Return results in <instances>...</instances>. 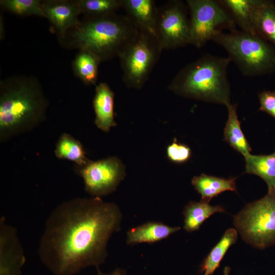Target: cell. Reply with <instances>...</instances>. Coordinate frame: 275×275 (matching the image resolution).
<instances>
[{
  "label": "cell",
  "mask_w": 275,
  "mask_h": 275,
  "mask_svg": "<svg viewBox=\"0 0 275 275\" xmlns=\"http://www.w3.org/2000/svg\"><path fill=\"white\" fill-rule=\"evenodd\" d=\"M139 33L126 15L115 13L91 16L75 26L73 39L80 49L92 52L102 61L119 57Z\"/></svg>",
  "instance_id": "277c9868"
},
{
  "label": "cell",
  "mask_w": 275,
  "mask_h": 275,
  "mask_svg": "<svg viewBox=\"0 0 275 275\" xmlns=\"http://www.w3.org/2000/svg\"><path fill=\"white\" fill-rule=\"evenodd\" d=\"M228 11L236 24L242 31L257 35L255 31L251 17L254 0H218Z\"/></svg>",
  "instance_id": "603a6c76"
},
{
  "label": "cell",
  "mask_w": 275,
  "mask_h": 275,
  "mask_svg": "<svg viewBox=\"0 0 275 275\" xmlns=\"http://www.w3.org/2000/svg\"><path fill=\"white\" fill-rule=\"evenodd\" d=\"M231 62L228 57L206 54L180 70L168 88L183 97L226 106L230 103Z\"/></svg>",
  "instance_id": "3957f363"
},
{
  "label": "cell",
  "mask_w": 275,
  "mask_h": 275,
  "mask_svg": "<svg viewBox=\"0 0 275 275\" xmlns=\"http://www.w3.org/2000/svg\"><path fill=\"white\" fill-rule=\"evenodd\" d=\"M101 61L92 52L80 49L73 63V67L76 74L87 85H94L98 76V68Z\"/></svg>",
  "instance_id": "cb8c5ba5"
},
{
  "label": "cell",
  "mask_w": 275,
  "mask_h": 275,
  "mask_svg": "<svg viewBox=\"0 0 275 275\" xmlns=\"http://www.w3.org/2000/svg\"><path fill=\"white\" fill-rule=\"evenodd\" d=\"M189 10L190 44L200 48L225 29L236 24L218 0H187Z\"/></svg>",
  "instance_id": "ba28073f"
},
{
  "label": "cell",
  "mask_w": 275,
  "mask_h": 275,
  "mask_svg": "<svg viewBox=\"0 0 275 275\" xmlns=\"http://www.w3.org/2000/svg\"><path fill=\"white\" fill-rule=\"evenodd\" d=\"M1 5L18 15L45 17L42 4L39 0H2L1 1Z\"/></svg>",
  "instance_id": "484cf974"
},
{
  "label": "cell",
  "mask_w": 275,
  "mask_h": 275,
  "mask_svg": "<svg viewBox=\"0 0 275 275\" xmlns=\"http://www.w3.org/2000/svg\"><path fill=\"white\" fill-rule=\"evenodd\" d=\"M93 104L95 125L104 132L109 131L117 124L114 120V93L106 83L97 86Z\"/></svg>",
  "instance_id": "5bb4252c"
},
{
  "label": "cell",
  "mask_w": 275,
  "mask_h": 275,
  "mask_svg": "<svg viewBox=\"0 0 275 275\" xmlns=\"http://www.w3.org/2000/svg\"><path fill=\"white\" fill-rule=\"evenodd\" d=\"M167 155L171 161L176 163H183L190 159L191 151L188 146L178 143L176 139H174L167 148Z\"/></svg>",
  "instance_id": "4316f807"
},
{
  "label": "cell",
  "mask_w": 275,
  "mask_h": 275,
  "mask_svg": "<svg viewBox=\"0 0 275 275\" xmlns=\"http://www.w3.org/2000/svg\"><path fill=\"white\" fill-rule=\"evenodd\" d=\"M251 17L256 34L275 46L274 3L267 0H254Z\"/></svg>",
  "instance_id": "9a60e30c"
},
{
  "label": "cell",
  "mask_w": 275,
  "mask_h": 275,
  "mask_svg": "<svg viewBox=\"0 0 275 275\" xmlns=\"http://www.w3.org/2000/svg\"><path fill=\"white\" fill-rule=\"evenodd\" d=\"M47 101L35 80L17 78L1 83L0 142L34 129L45 118Z\"/></svg>",
  "instance_id": "7a4b0ae2"
},
{
  "label": "cell",
  "mask_w": 275,
  "mask_h": 275,
  "mask_svg": "<svg viewBox=\"0 0 275 275\" xmlns=\"http://www.w3.org/2000/svg\"><path fill=\"white\" fill-rule=\"evenodd\" d=\"M121 3L127 17L139 31L156 37L158 9L154 1L121 0Z\"/></svg>",
  "instance_id": "7c38bea8"
},
{
  "label": "cell",
  "mask_w": 275,
  "mask_h": 275,
  "mask_svg": "<svg viewBox=\"0 0 275 275\" xmlns=\"http://www.w3.org/2000/svg\"><path fill=\"white\" fill-rule=\"evenodd\" d=\"M180 229V227H171L159 222H148L129 230L127 232L126 243L128 245L153 243L169 237Z\"/></svg>",
  "instance_id": "2e32d148"
},
{
  "label": "cell",
  "mask_w": 275,
  "mask_h": 275,
  "mask_svg": "<svg viewBox=\"0 0 275 275\" xmlns=\"http://www.w3.org/2000/svg\"><path fill=\"white\" fill-rule=\"evenodd\" d=\"M97 275H128L126 270L120 268H117L108 273H104L100 269H97Z\"/></svg>",
  "instance_id": "f1b7e54d"
},
{
  "label": "cell",
  "mask_w": 275,
  "mask_h": 275,
  "mask_svg": "<svg viewBox=\"0 0 275 275\" xmlns=\"http://www.w3.org/2000/svg\"><path fill=\"white\" fill-rule=\"evenodd\" d=\"M26 261L17 229L0 218V275H21Z\"/></svg>",
  "instance_id": "8fae6325"
},
{
  "label": "cell",
  "mask_w": 275,
  "mask_h": 275,
  "mask_svg": "<svg viewBox=\"0 0 275 275\" xmlns=\"http://www.w3.org/2000/svg\"><path fill=\"white\" fill-rule=\"evenodd\" d=\"M245 172L256 175L266 183L268 190L275 189V151L268 155L250 154L244 158Z\"/></svg>",
  "instance_id": "44dd1931"
},
{
  "label": "cell",
  "mask_w": 275,
  "mask_h": 275,
  "mask_svg": "<svg viewBox=\"0 0 275 275\" xmlns=\"http://www.w3.org/2000/svg\"><path fill=\"white\" fill-rule=\"evenodd\" d=\"M162 50L155 36L139 31L135 39L119 56L123 81L127 87L137 90L143 87Z\"/></svg>",
  "instance_id": "52a82bcc"
},
{
  "label": "cell",
  "mask_w": 275,
  "mask_h": 275,
  "mask_svg": "<svg viewBox=\"0 0 275 275\" xmlns=\"http://www.w3.org/2000/svg\"><path fill=\"white\" fill-rule=\"evenodd\" d=\"M75 170L83 180L86 191L92 197L101 198L112 194L126 175L124 165L115 156L89 160L82 167H76Z\"/></svg>",
  "instance_id": "9c48e42d"
},
{
  "label": "cell",
  "mask_w": 275,
  "mask_h": 275,
  "mask_svg": "<svg viewBox=\"0 0 275 275\" xmlns=\"http://www.w3.org/2000/svg\"><path fill=\"white\" fill-rule=\"evenodd\" d=\"M237 237L236 229H227L203 261L200 266V273L203 275H213L229 249L236 242Z\"/></svg>",
  "instance_id": "ffe728a7"
},
{
  "label": "cell",
  "mask_w": 275,
  "mask_h": 275,
  "mask_svg": "<svg viewBox=\"0 0 275 275\" xmlns=\"http://www.w3.org/2000/svg\"><path fill=\"white\" fill-rule=\"evenodd\" d=\"M56 156L75 162L77 167H81L90 160L86 156L82 144L73 136L67 133L60 136L54 149Z\"/></svg>",
  "instance_id": "7402d4cb"
},
{
  "label": "cell",
  "mask_w": 275,
  "mask_h": 275,
  "mask_svg": "<svg viewBox=\"0 0 275 275\" xmlns=\"http://www.w3.org/2000/svg\"><path fill=\"white\" fill-rule=\"evenodd\" d=\"M233 222L242 239L254 248L262 250L275 245V189L247 204Z\"/></svg>",
  "instance_id": "8992f818"
},
{
  "label": "cell",
  "mask_w": 275,
  "mask_h": 275,
  "mask_svg": "<svg viewBox=\"0 0 275 275\" xmlns=\"http://www.w3.org/2000/svg\"><path fill=\"white\" fill-rule=\"evenodd\" d=\"M259 111L264 112L275 119V91H263L258 94Z\"/></svg>",
  "instance_id": "83f0119b"
},
{
  "label": "cell",
  "mask_w": 275,
  "mask_h": 275,
  "mask_svg": "<svg viewBox=\"0 0 275 275\" xmlns=\"http://www.w3.org/2000/svg\"><path fill=\"white\" fill-rule=\"evenodd\" d=\"M122 218L117 204L101 198L62 202L46 221L38 250L40 260L54 275H75L89 266L100 269Z\"/></svg>",
  "instance_id": "6da1fadb"
},
{
  "label": "cell",
  "mask_w": 275,
  "mask_h": 275,
  "mask_svg": "<svg viewBox=\"0 0 275 275\" xmlns=\"http://www.w3.org/2000/svg\"><path fill=\"white\" fill-rule=\"evenodd\" d=\"M181 1H170L158 9L156 37L162 49H172L190 44L189 19Z\"/></svg>",
  "instance_id": "30bf717a"
},
{
  "label": "cell",
  "mask_w": 275,
  "mask_h": 275,
  "mask_svg": "<svg viewBox=\"0 0 275 275\" xmlns=\"http://www.w3.org/2000/svg\"><path fill=\"white\" fill-rule=\"evenodd\" d=\"M236 178L225 179L202 174L194 176L191 184L201 196V201L209 203L212 199L226 191H236Z\"/></svg>",
  "instance_id": "e0dca14e"
},
{
  "label": "cell",
  "mask_w": 275,
  "mask_h": 275,
  "mask_svg": "<svg viewBox=\"0 0 275 275\" xmlns=\"http://www.w3.org/2000/svg\"><path fill=\"white\" fill-rule=\"evenodd\" d=\"M212 41L225 49L244 76H261L275 71V48L258 35L234 29L220 32Z\"/></svg>",
  "instance_id": "5b68a950"
},
{
  "label": "cell",
  "mask_w": 275,
  "mask_h": 275,
  "mask_svg": "<svg viewBox=\"0 0 275 275\" xmlns=\"http://www.w3.org/2000/svg\"><path fill=\"white\" fill-rule=\"evenodd\" d=\"M216 212H225L221 205L212 206L201 201H190L184 207L183 229L187 232L198 230L202 224L208 217Z\"/></svg>",
  "instance_id": "d6986e66"
},
{
  "label": "cell",
  "mask_w": 275,
  "mask_h": 275,
  "mask_svg": "<svg viewBox=\"0 0 275 275\" xmlns=\"http://www.w3.org/2000/svg\"><path fill=\"white\" fill-rule=\"evenodd\" d=\"M42 8L45 16L61 34L79 24L77 17L81 12L76 2L51 1L42 4Z\"/></svg>",
  "instance_id": "4fadbf2b"
},
{
  "label": "cell",
  "mask_w": 275,
  "mask_h": 275,
  "mask_svg": "<svg viewBox=\"0 0 275 275\" xmlns=\"http://www.w3.org/2000/svg\"><path fill=\"white\" fill-rule=\"evenodd\" d=\"M76 2L81 12L91 16L115 14L122 8L121 0H80Z\"/></svg>",
  "instance_id": "d4e9b609"
},
{
  "label": "cell",
  "mask_w": 275,
  "mask_h": 275,
  "mask_svg": "<svg viewBox=\"0 0 275 275\" xmlns=\"http://www.w3.org/2000/svg\"><path fill=\"white\" fill-rule=\"evenodd\" d=\"M230 269H231L229 266L225 267L224 271H223L224 272L223 275H229Z\"/></svg>",
  "instance_id": "f546056e"
},
{
  "label": "cell",
  "mask_w": 275,
  "mask_h": 275,
  "mask_svg": "<svg viewBox=\"0 0 275 275\" xmlns=\"http://www.w3.org/2000/svg\"><path fill=\"white\" fill-rule=\"evenodd\" d=\"M228 119L224 132V140L244 158L250 155L252 149L243 133L237 114V104L226 105Z\"/></svg>",
  "instance_id": "ac0fdd59"
}]
</instances>
